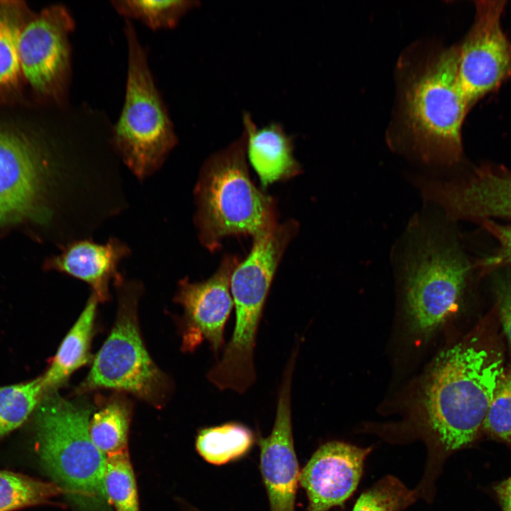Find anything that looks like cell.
Masks as SVG:
<instances>
[{
    "instance_id": "25",
    "label": "cell",
    "mask_w": 511,
    "mask_h": 511,
    "mask_svg": "<svg viewBox=\"0 0 511 511\" xmlns=\"http://www.w3.org/2000/svg\"><path fill=\"white\" fill-rule=\"evenodd\" d=\"M417 500L415 488L409 489L397 478L387 476L360 495L352 511H402Z\"/></svg>"
},
{
    "instance_id": "17",
    "label": "cell",
    "mask_w": 511,
    "mask_h": 511,
    "mask_svg": "<svg viewBox=\"0 0 511 511\" xmlns=\"http://www.w3.org/2000/svg\"><path fill=\"white\" fill-rule=\"evenodd\" d=\"M248 163L263 187L301 174L302 166L294 155V137L278 122L259 127L252 116H242Z\"/></svg>"
},
{
    "instance_id": "29",
    "label": "cell",
    "mask_w": 511,
    "mask_h": 511,
    "mask_svg": "<svg viewBox=\"0 0 511 511\" xmlns=\"http://www.w3.org/2000/svg\"><path fill=\"white\" fill-rule=\"evenodd\" d=\"M495 292L502 324L511 354V275H503L498 279Z\"/></svg>"
},
{
    "instance_id": "24",
    "label": "cell",
    "mask_w": 511,
    "mask_h": 511,
    "mask_svg": "<svg viewBox=\"0 0 511 511\" xmlns=\"http://www.w3.org/2000/svg\"><path fill=\"white\" fill-rule=\"evenodd\" d=\"M104 483L107 498L115 511H140L128 450L106 456Z\"/></svg>"
},
{
    "instance_id": "19",
    "label": "cell",
    "mask_w": 511,
    "mask_h": 511,
    "mask_svg": "<svg viewBox=\"0 0 511 511\" xmlns=\"http://www.w3.org/2000/svg\"><path fill=\"white\" fill-rule=\"evenodd\" d=\"M130 421V404L122 397L111 398L90 417L91 440L106 456L127 450Z\"/></svg>"
},
{
    "instance_id": "30",
    "label": "cell",
    "mask_w": 511,
    "mask_h": 511,
    "mask_svg": "<svg viewBox=\"0 0 511 511\" xmlns=\"http://www.w3.org/2000/svg\"><path fill=\"white\" fill-rule=\"evenodd\" d=\"M494 490L502 511H511V476L497 484Z\"/></svg>"
},
{
    "instance_id": "1",
    "label": "cell",
    "mask_w": 511,
    "mask_h": 511,
    "mask_svg": "<svg viewBox=\"0 0 511 511\" xmlns=\"http://www.w3.org/2000/svg\"><path fill=\"white\" fill-rule=\"evenodd\" d=\"M505 371L500 348L478 336L439 354L427 377L418 412L398 441L419 439L426 446L424 473L415 488L419 499L433 500L446 460L478 439Z\"/></svg>"
},
{
    "instance_id": "12",
    "label": "cell",
    "mask_w": 511,
    "mask_h": 511,
    "mask_svg": "<svg viewBox=\"0 0 511 511\" xmlns=\"http://www.w3.org/2000/svg\"><path fill=\"white\" fill-rule=\"evenodd\" d=\"M424 194L453 219H511V171L501 167L483 165L455 181L428 180Z\"/></svg>"
},
{
    "instance_id": "10",
    "label": "cell",
    "mask_w": 511,
    "mask_h": 511,
    "mask_svg": "<svg viewBox=\"0 0 511 511\" xmlns=\"http://www.w3.org/2000/svg\"><path fill=\"white\" fill-rule=\"evenodd\" d=\"M505 1H476L473 23L458 45V75L471 107L511 77V39L501 18Z\"/></svg>"
},
{
    "instance_id": "23",
    "label": "cell",
    "mask_w": 511,
    "mask_h": 511,
    "mask_svg": "<svg viewBox=\"0 0 511 511\" xmlns=\"http://www.w3.org/2000/svg\"><path fill=\"white\" fill-rule=\"evenodd\" d=\"M43 396L42 377L0 388V439L21 426Z\"/></svg>"
},
{
    "instance_id": "8",
    "label": "cell",
    "mask_w": 511,
    "mask_h": 511,
    "mask_svg": "<svg viewBox=\"0 0 511 511\" xmlns=\"http://www.w3.org/2000/svg\"><path fill=\"white\" fill-rule=\"evenodd\" d=\"M117 285L120 296L114 326L79 390L108 388L127 392L159 406L169 385L149 356L140 334L136 317L140 285L123 280Z\"/></svg>"
},
{
    "instance_id": "22",
    "label": "cell",
    "mask_w": 511,
    "mask_h": 511,
    "mask_svg": "<svg viewBox=\"0 0 511 511\" xmlns=\"http://www.w3.org/2000/svg\"><path fill=\"white\" fill-rule=\"evenodd\" d=\"M111 6L127 20L141 21L152 30L175 28L189 11L199 6L197 1L118 0Z\"/></svg>"
},
{
    "instance_id": "6",
    "label": "cell",
    "mask_w": 511,
    "mask_h": 511,
    "mask_svg": "<svg viewBox=\"0 0 511 511\" xmlns=\"http://www.w3.org/2000/svg\"><path fill=\"white\" fill-rule=\"evenodd\" d=\"M128 48L126 94L113 128L116 152L139 180L156 172L176 146L177 138L156 87L148 57L131 21L126 19Z\"/></svg>"
},
{
    "instance_id": "26",
    "label": "cell",
    "mask_w": 511,
    "mask_h": 511,
    "mask_svg": "<svg viewBox=\"0 0 511 511\" xmlns=\"http://www.w3.org/2000/svg\"><path fill=\"white\" fill-rule=\"evenodd\" d=\"M483 430L511 449V366L495 389Z\"/></svg>"
},
{
    "instance_id": "20",
    "label": "cell",
    "mask_w": 511,
    "mask_h": 511,
    "mask_svg": "<svg viewBox=\"0 0 511 511\" xmlns=\"http://www.w3.org/2000/svg\"><path fill=\"white\" fill-rule=\"evenodd\" d=\"M253 442V435L248 427L231 422L200 430L196 448L204 460L221 465L243 456Z\"/></svg>"
},
{
    "instance_id": "4",
    "label": "cell",
    "mask_w": 511,
    "mask_h": 511,
    "mask_svg": "<svg viewBox=\"0 0 511 511\" xmlns=\"http://www.w3.org/2000/svg\"><path fill=\"white\" fill-rule=\"evenodd\" d=\"M243 133L202 164L194 189V223L210 252L231 236H263L279 224L275 199L252 182Z\"/></svg>"
},
{
    "instance_id": "28",
    "label": "cell",
    "mask_w": 511,
    "mask_h": 511,
    "mask_svg": "<svg viewBox=\"0 0 511 511\" xmlns=\"http://www.w3.org/2000/svg\"><path fill=\"white\" fill-rule=\"evenodd\" d=\"M483 227L498 242L494 255L485 259L480 265L485 268L511 265V225L497 223L492 219L481 221Z\"/></svg>"
},
{
    "instance_id": "11",
    "label": "cell",
    "mask_w": 511,
    "mask_h": 511,
    "mask_svg": "<svg viewBox=\"0 0 511 511\" xmlns=\"http://www.w3.org/2000/svg\"><path fill=\"white\" fill-rule=\"evenodd\" d=\"M240 261L238 256L226 254L208 279L191 282L184 278L179 282L175 300L185 312L186 350H192L204 340L216 354L223 347L224 327L233 308L231 278Z\"/></svg>"
},
{
    "instance_id": "18",
    "label": "cell",
    "mask_w": 511,
    "mask_h": 511,
    "mask_svg": "<svg viewBox=\"0 0 511 511\" xmlns=\"http://www.w3.org/2000/svg\"><path fill=\"white\" fill-rule=\"evenodd\" d=\"M92 292L77 322L63 339L50 367L42 377L43 395L53 392L77 369L90 360V344L97 303Z\"/></svg>"
},
{
    "instance_id": "5",
    "label": "cell",
    "mask_w": 511,
    "mask_h": 511,
    "mask_svg": "<svg viewBox=\"0 0 511 511\" xmlns=\"http://www.w3.org/2000/svg\"><path fill=\"white\" fill-rule=\"evenodd\" d=\"M299 230L294 219L279 223L270 232L253 239L248 256L231 278L235 326L221 358L207 373L221 390L244 393L256 380L253 362L258 326L275 274L288 245Z\"/></svg>"
},
{
    "instance_id": "2",
    "label": "cell",
    "mask_w": 511,
    "mask_h": 511,
    "mask_svg": "<svg viewBox=\"0 0 511 511\" xmlns=\"http://www.w3.org/2000/svg\"><path fill=\"white\" fill-rule=\"evenodd\" d=\"M458 45L417 58L402 78L400 116L413 150L427 163L451 165L462 154L461 129L471 108L460 84Z\"/></svg>"
},
{
    "instance_id": "3",
    "label": "cell",
    "mask_w": 511,
    "mask_h": 511,
    "mask_svg": "<svg viewBox=\"0 0 511 511\" xmlns=\"http://www.w3.org/2000/svg\"><path fill=\"white\" fill-rule=\"evenodd\" d=\"M92 413L83 400H68L55 392L43 395L35 410V451L76 511H113L105 490L106 456L89 434Z\"/></svg>"
},
{
    "instance_id": "27",
    "label": "cell",
    "mask_w": 511,
    "mask_h": 511,
    "mask_svg": "<svg viewBox=\"0 0 511 511\" xmlns=\"http://www.w3.org/2000/svg\"><path fill=\"white\" fill-rule=\"evenodd\" d=\"M21 28L9 11H0V87L15 84L21 73L18 56Z\"/></svg>"
},
{
    "instance_id": "15",
    "label": "cell",
    "mask_w": 511,
    "mask_h": 511,
    "mask_svg": "<svg viewBox=\"0 0 511 511\" xmlns=\"http://www.w3.org/2000/svg\"><path fill=\"white\" fill-rule=\"evenodd\" d=\"M41 153L25 137L0 130V224L28 216L42 185Z\"/></svg>"
},
{
    "instance_id": "14",
    "label": "cell",
    "mask_w": 511,
    "mask_h": 511,
    "mask_svg": "<svg viewBox=\"0 0 511 511\" xmlns=\"http://www.w3.org/2000/svg\"><path fill=\"white\" fill-rule=\"evenodd\" d=\"M371 451L336 441L320 446L300 473L309 500L307 511H327L343 505L356 489Z\"/></svg>"
},
{
    "instance_id": "16",
    "label": "cell",
    "mask_w": 511,
    "mask_h": 511,
    "mask_svg": "<svg viewBox=\"0 0 511 511\" xmlns=\"http://www.w3.org/2000/svg\"><path fill=\"white\" fill-rule=\"evenodd\" d=\"M130 254L129 247L117 238L104 243L79 238L63 246L60 254L45 262V267L85 282L99 302H103L109 297L111 282L117 285L123 280L119 268Z\"/></svg>"
},
{
    "instance_id": "13",
    "label": "cell",
    "mask_w": 511,
    "mask_h": 511,
    "mask_svg": "<svg viewBox=\"0 0 511 511\" xmlns=\"http://www.w3.org/2000/svg\"><path fill=\"white\" fill-rule=\"evenodd\" d=\"M297 353V349L292 351L284 372L273 430L260 439V471L270 511H295L300 472L293 446L291 388Z\"/></svg>"
},
{
    "instance_id": "7",
    "label": "cell",
    "mask_w": 511,
    "mask_h": 511,
    "mask_svg": "<svg viewBox=\"0 0 511 511\" xmlns=\"http://www.w3.org/2000/svg\"><path fill=\"white\" fill-rule=\"evenodd\" d=\"M408 250L403 263L407 311L414 330L427 336L458 307L469 267L437 229L419 231Z\"/></svg>"
},
{
    "instance_id": "21",
    "label": "cell",
    "mask_w": 511,
    "mask_h": 511,
    "mask_svg": "<svg viewBox=\"0 0 511 511\" xmlns=\"http://www.w3.org/2000/svg\"><path fill=\"white\" fill-rule=\"evenodd\" d=\"M60 495L62 490L53 482L0 469V511L50 504Z\"/></svg>"
},
{
    "instance_id": "9",
    "label": "cell",
    "mask_w": 511,
    "mask_h": 511,
    "mask_svg": "<svg viewBox=\"0 0 511 511\" xmlns=\"http://www.w3.org/2000/svg\"><path fill=\"white\" fill-rule=\"evenodd\" d=\"M75 28L63 6L46 8L22 26L18 38L21 73L40 94L58 101L67 97L71 61L69 36Z\"/></svg>"
}]
</instances>
